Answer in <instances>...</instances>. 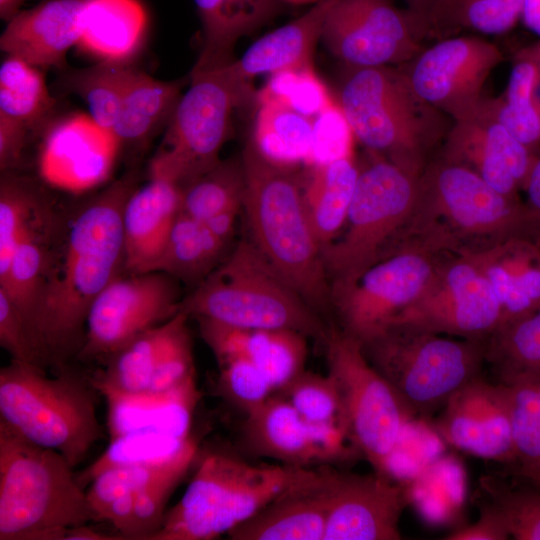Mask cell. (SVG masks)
<instances>
[{
	"instance_id": "b9f144b4",
	"label": "cell",
	"mask_w": 540,
	"mask_h": 540,
	"mask_svg": "<svg viewBox=\"0 0 540 540\" xmlns=\"http://www.w3.org/2000/svg\"><path fill=\"white\" fill-rule=\"evenodd\" d=\"M197 443L191 435L177 437L153 431H135L111 438L104 452L77 476L84 488L104 470L170 461Z\"/></svg>"
},
{
	"instance_id": "44dd1931",
	"label": "cell",
	"mask_w": 540,
	"mask_h": 540,
	"mask_svg": "<svg viewBox=\"0 0 540 540\" xmlns=\"http://www.w3.org/2000/svg\"><path fill=\"white\" fill-rule=\"evenodd\" d=\"M42 136L39 169L43 179L76 192L103 182L120 148L114 134L86 113L54 119Z\"/></svg>"
},
{
	"instance_id": "f35d334b",
	"label": "cell",
	"mask_w": 540,
	"mask_h": 540,
	"mask_svg": "<svg viewBox=\"0 0 540 540\" xmlns=\"http://www.w3.org/2000/svg\"><path fill=\"white\" fill-rule=\"evenodd\" d=\"M504 385L519 474L540 486V370L499 380Z\"/></svg>"
},
{
	"instance_id": "4dcf8cb0",
	"label": "cell",
	"mask_w": 540,
	"mask_h": 540,
	"mask_svg": "<svg viewBox=\"0 0 540 540\" xmlns=\"http://www.w3.org/2000/svg\"><path fill=\"white\" fill-rule=\"evenodd\" d=\"M202 26L201 52L191 73L223 67L232 61L237 41L273 19L280 0H194Z\"/></svg>"
},
{
	"instance_id": "1f68e13d",
	"label": "cell",
	"mask_w": 540,
	"mask_h": 540,
	"mask_svg": "<svg viewBox=\"0 0 540 540\" xmlns=\"http://www.w3.org/2000/svg\"><path fill=\"white\" fill-rule=\"evenodd\" d=\"M186 84L163 81L131 66L113 134L119 146L140 148L170 121Z\"/></svg>"
},
{
	"instance_id": "f907efd6",
	"label": "cell",
	"mask_w": 540,
	"mask_h": 540,
	"mask_svg": "<svg viewBox=\"0 0 540 540\" xmlns=\"http://www.w3.org/2000/svg\"><path fill=\"white\" fill-rule=\"evenodd\" d=\"M218 391L225 400L246 415L262 406L274 393L267 376L244 358L218 363Z\"/></svg>"
},
{
	"instance_id": "d4e9b609",
	"label": "cell",
	"mask_w": 540,
	"mask_h": 540,
	"mask_svg": "<svg viewBox=\"0 0 540 540\" xmlns=\"http://www.w3.org/2000/svg\"><path fill=\"white\" fill-rule=\"evenodd\" d=\"M90 0H45L12 17L0 37V48L38 68L66 65L76 46L82 13Z\"/></svg>"
},
{
	"instance_id": "f5cc1de1",
	"label": "cell",
	"mask_w": 540,
	"mask_h": 540,
	"mask_svg": "<svg viewBox=\"0 0 540 540\" xmlns=\"http://www.w3.org/2000/svg\"><path fill=\"white\" fill-rule=\"evenodd\" d=\"M188 318L183 311L178 313L176 326L158 360L146 392L170 390L196 374Z\"/></svg>"
},
{
	"instance_id": "ffe728a7",
	"label": "cell",
	"mask_w": 540,
	"mask_h": 540,
	"mask_svg": "<svg viewBox=\"0 0 540 540\" xmlns=\"http://www.w3.org/2000/svg\"><path fill=\"white\" fill-rule=\"evenodd\" d=\"M436 427L451 446L473 456L515 465L504 385L480 376L456 391L441 409Z\"/></svg>"
},
{
	"instance_id": "60d3db41",
	"label": "cell",
	"mask_w": 540,
	"mask_h": 540,
	"mask_svg": "<svg viewBox=\"0 0 540 540\" xmlns=\"http://www.w3.org/2000/svg\"><path fill=\"white\" fill-rule=\"evenodd\" d=\"M523 0H435L423 25L425 33L468 29L504 34L521 19Z\"/></svg>"
},
{
	"instance_id": "30bf717a",
	"label": "cell",
	"mask_w": 540,
	"mask_h": 540,
	"mask_svg": "<svg viewBox=\"0 0 540 540\" xmlns=\"http://www.w3.org/2000/svg\"><path fill=\"white\" fill-rule=\"evenodd\" d=\"M359 174L340 235L323 249L331 288L352 282L386 253L409 222L418 178L392 161L369 153Z\"/></svg>"
},
{
	"instance_id": "8d00e7d4",
	"label": "cell",
	"mask_w": 540,
	"mask_h": 540,
	"mask_svg": "<svg viewBox=\"0 0 540 540\" xmlns=\"http://www.w3.org/2000/svg\"><path fill=\"white\" fill-rule=\"evenodd\" d=\"M178 313L168 321L142 332L110 355L106 359L105 369L91 379L97 392H146L176 326Z\"/></svg>"
},
{
	"instance_id": "94428289",
	"label": "cell",
	"mask_w": 540,
	"mask_h": 540,
	"mask_svg": "<svg viewBox=\"0 0 540 540\" xmlns=\"http://www.w3.org/2000/svg\"><path fill=\"white\" fill-rule=\"evenodd\" d=\"M520 20L540 38V0H523Z\"/></svg>"
},
{
	"instance_id": "d6a6232c",
	"label": "cell",
	"mask_w": 540,
	"mask_h": 540,
	"mask_svg": "<svg viewBox=\"0 0 540 540\" xmlns=\"http://www.w3.org/2000/svg\"><path fill=\"white\" fill-rule=\"evenodd\" d=\"M359 174L354 157L301 170L302 195L310 223L322 247L342 232Z\"/></svg>"
},
{
	"instance_id": "03108f58",
	"label": "cell",
	"mask_w": 540,
	"mask_h": 540,
	"mask_svg": "<svg viewBox=\"0 0 540 540\" xmlns=\"http://www.w3.org/2000/svg\"><path fill=\"white\" fill-rule=\"evenodd\" d=\"M532 101L540 116V42L538 43V68L532 89Z\"/></svg>"
},
{
	"instance_id": "ab89813d",
	"label": "cell",
	"mask_w": 540,
	"mask_h": 540,
	"mask_svg": "<svg viewBox=\"0 0 540 540\" xmlns=\"http://www.w3.org/2000/svg\"><path fill=\"white\" fill-rule=\"evenodd\" d=\"M245 189L242 160H220L182 187L179 212L207 221L228 212H240Z\"/></svg>"
},
{
	"instance_id": "d6986e66",
	"label": "cell",
	"mask_w": 540,
	"mask_h": 540,
	"mask_svg": "<svg viewBox=\"0 0 540 540\" xmlns=\"http://www.w3.org/2000/svg\"><path fill=\"white\" fill-rule=\"evenodd\" d=\"M407 487L374 472L335 470L324 540H398Z\"/></svg>"
},
{
	"instance_id": "52a82bcc",
	"label": "cell",
	"mask_w": 540,
	"mask_h": 540,
	"mask_svg": "<svg viewBox=\"0 0 540 540\" xmlns=\"http://www.w3.org/2000/svg\"><path fill=\"white\" fill-rule=\"evenodd\" d=\"M312 471L256 465L224 451L207 453L151 540H212L228 534Z\"/></svg>"
},
{
	"instance_id": "8992f818",
	"label": "cell",
	"mask_w": 540,
	"mask_h": 540,
	"mask_svg": "<svg viewBox=\"0 0 540 540\" xmlns=\"http://www.w3.org/2000/svg\"><path fill=\"white\" fill-rule=\"evenodd\" d=\"M91 520L69 462L0 422V540H64Z\"/></svg>"
},
{
	"instance_id": "9a60e30c",
	"label": "cell",
	"mask_w": 540,
	"mask_h": 540,
	"mask_svg": "<svg viewBox=\"0 0 540 540\" xmlns=\"http://www.w3.org/2000/svg\"><path fill=\"white\" fill-rule=\"evenodd\" d=\"M393 323L487 341L501 326L502 313L489 281L476 262L463 252L441 263L426 291L390 324Z\"/></svg>"
},
{
	"instance_id": "681fc988",
	"label": "cell",
	"mask_w": 540,
	"mask_h": 540,
	"mask_svg": "<svg viewBox=\"0 0 540 540\" xmlns=\"http://www.w3.org/2000/svg\"><path fill=\"white\" fill-rule=\"evenodd\" d=\"M276 394L288 401L308 422L339 423L343 426L338 387L329 373L322 375L305 369Z\"/></svg>"
},
{
	"instance_id": "74e56055",
	"label": "cell",
	"mask_w": 540,
	"mask_h": 540,
	"mask_svg": "<svg viewBox=\"0 0 540 540\" xmlns=\"http://www.w3.org/2000/svg\"><path fill=\"white\" fill-rule=\"evenodd\" d=\"M55 100L40 68L8 55L0 67V115L23 125L30 134L54 120Z\"/></svg>"
},
{
	"instance_id": "2e32d148",
	"label": "cell",
	"mask_w": 540,
	"mask_h": 540,
	"mask_svg": "<svg viewBox=\"0 0 540 540\" xmlns=\"http://www.w3.org/2000/svg\"><path fill=\"white\" fill-rule=\"evenodd\" d=\"M174 278L152 271L117 277L91 304L82 359H107L142 332L158 326L180 311Z\"/></svg>"
},
{
	"instance_id": "836d02e7",
	"label": "cell",
	"mask_w": 540,
	"mask_h": 540,
	"mask_svg": "<svg viewBox=\"0 0 540 540\" xmlns=\"http://www.w3.org/2000/svg\"><path fill=\"white\" fill-rule=\"evenodd\" d=\"M253 149L267 162L300 170L310 163L313 146V118L280 103L257 101Z\"/></svg>"
},
{
	"instance_id": "3957f363",
	"label": "cell",
	"mask_w": 540,
	"mask_h": 540,
	"mask_svg": "<svg viewBox=\"0 0 540 540\" xmlns=\"http://www.w3.org/2000/svg\"><path fill=\"white\" fill-rule=\"evenodd\" d=\"M404 230L438 251L477 250L510 238L540 246V232L525 203L504 195L469 168L443 157L418 178V197Z\"/></svg>"
},
{
	"instance_id": "f546056e",
	"label": "cell",
	"mask_w": 540,
	"mask_h": 540,
	"mask_svg": "<svg viewBox=\"0 0 540 540\" xmlns=\"http://www.w3.org/2000/svg\"><path fill=\"white\" fill-rule=\"evenodd\" d=\"M147 15L138 0H90L77 48L98 62L131 64L143 44Z\"/></svg>"
},
{
	"instance_id": "9c48e42d",
	"label": "cell",
	"mask_w": 540,
	"mask_h": 540,
	"mask_svg": "<svg viewBox=\"0 0 540 540\" xmlns=\"http://www.w3.org/2000/svg\"><path fill=\"white\" fill-rule=\"evenodd\" d=\"M360 344L413 415L442 409L486 362L487 341L453 339L407 323L389 324Z\"/></svg>"
},
{
	"instance_id": "ee69618b",
	"label": "cell",
	"mask_w": 540,
	"mask_h": 540,
	"mask_svg": "<svg viewBox=\"0 0 540 540\" xmlns=\"http://www.w3.org/2000/svg\"><path fill=\"white\" fill-rule=\"evenodd\" d=\"M198 450V444L195 443L178 457L167 462L114 467L99 473L86 490L94 521H100L105 510L116 499L137 493L165 476L187 473L198 456Z\"/></svg>"
},
{
	"instance_id": "7bdbcfd3",
	"label": "cell",
	"mask_w": 540,
	"mask_h": 540,
	"mask_svg": "<svg viewBox=\"0 0 540 540\" xmlns=\"http://www.w3.org/2000/svg\"><path fill=\"white\" fill-rule=\"evenodd\" d=\"M45 222L33 228L19 243L11 256L6 271L0 276V288L6 292L23 315L32 341L33 319L43 282L48 251Z\"/></svg>"
},
{
	"instance_id": "603a6c76",
	"label": "cell",
	"mask_w": 540,
	"mask_h": 540,
	"mask_svg": "<svg viewBox=\"0 0 540 540\" xmlns=\"http://www.w3.org/2000/svg\"><path fill=\"white\" fill-rule=\"evenodd\" d=\"M335 470H313L228 533L233 540H324Z\"/></svg>"
},
{
	"instance_id": "d590c367",
	"label": "cell",
	"mask_w": 540,
	"mask_h": 540,
	"mask_svg": "<svg viewBox=\"0 0 540 540\" xmlns=\"http://www.w3.org/2000/svg\"><path fill=\"white\" fill-rule=\"evenodd\" d=\"M537 68L538 44L520 51L503 94L494 99L483 98L477 112L499 122L517 140L538 155L540 116L532 101Z\"/></svg>"
},
{
	"instance_id": "e0dca14e",
	"label": "cell",
	"mask_w": 540,
	"mask_h": 540,
	"mask_svg": "<svg viewBox=\"0 0 540 540\" xmlns=\"http://www.w3.org/2000/svg\"><path fill=\"white\" fill-rule=\"evenodd\" d=\"M502 60L500 49L483 38L450 37L401 70L419 97L456 121L477 112L484 84Z\"/></svg>"
},
{
	"instance_id": "7c38bea8",
	"label": "cell",
	"mask_w": 540,
	"mask_h": 540,
	"mask_svg": "<svg viewBox=\"0 0 540 540\" xmlns=\"http://www.w3.org/2000/svg\"><path fill=\"white\" fill-rule=\"evenodd\" d=\"M183 93L148 165V178H162L181 187L205 173L221 159L233 110L253 97L220 68L189 74Z\"/></svg>"
},
{
	"instance_id": "9f6ffc18",
	"label": "cell",
	"mask_w": 540,
	"mask_h": 540,
	"mask_svg": "<svg viewBox=\"0 0 540 540\" xmlns=\"http://www.w3.org/2000/svg\"><path fill=\"white\" fill-rule=\"evenodd\" d=\"M0 344L11 355L12 361L44 370L23 315L2 288H0Z\"/></svg>"
},
{
	"instance_id": "7402d4cb",
	"label": "cell",
	"mask_w": 540,
	"mask_h": 540,
	"mask_svg": "<svg viewBox=\"0 0 540 540\" xmlns=\"http://www.w3.org/2000/svg\"><path fill=\"white\" fill-rule=\"evenodd\" d=\"M443 158L463 165L500 193L519 198L539 157L493 118L476 112L453 121L445 138Z\"/></svg>"
},
{
	"instance_id": "bcb514c9",
	"label": "cell",
	"mask_w": 540,
	"mask_h": 540,
	"mask_svg": "<svg viewBox=\"0 0 540 540\" xmlns=\"http://www.w3.org/2000/svg\"><path fill=\"white\" fill-rule=\"evenodd\" d=\"M130 68L131 64L97 62L91 67L68 71L64 75V85L85 101L88 114L112 134Z\"/></svg>"
},
{
	"instance_id": "11a10c76",
	"label": "cell",
	"mask_w": 540,
	"mask_h": 540,
	"mask_svg": "<svg viewBox=\"0 0 540 540\" xmlns=\"http://www.w3.org/2000/svg\"><path fill=\"white\" fill-rule=\"evenodd\" d=\"M354 140L351 126L336 100L313 118V146L307 167L354 157Z\"/></svg>"
},
{
	"instance_id": "f6af8a7d",
	"label": "cell",
	"mask_w": 540,
	"mask_h": 540,
	"mask_svg": "<svg viewBox=\"0 0 540 540\" xmlns=\"http://www.w3.org/2000/svg\"><path fill=\"white\" fill-rule=\"evenodd\" d=\"M486 362L498 379L540 370V306L499 327L487 340Z\"/></svg>"
},
{
	"instance_id": "7a4b0ae2",
	"label": "cell",
	"mask_w": 540,
	"mask_h": 540,
	"mask_svg": "<svg viewBox=\"0 0 540 540\" xmlns=\"http://www.w3.org/2000/svg\"><path fill=\"white\" fill-rule=\"evenodd\" d=\"M241 160L249 239L310 307L327 318L333 313L331 284L304 205L302 169L273 165L250 143Z\"/></svg>"
},
{
	"instance_id": "5b68a950",
	"label": "cell",
	"mask_w": 540,
	"mask_h": 540,
	"mask_svg": "<svg viewBox=\"0 0 540 540\" xmlns=\"http://www.w3.org/2000/svg\"><path fill=\"white\" fill-rule=\"evenodd\" d=\"M180 311L237 328L294 330L323 343L331 328L249 238L196 285Z\"/></svg>"
},
{
	"instance_id": "be15d7a7",
	"label": "cell",
	"mask_w": 540,
	"mask_h": 540,
	"mask_svg": "<svg viewBox=\"0 0 540 540\" xmlns=\"http://www.w3.org/2000/svg\"><path fill=\"white\" fill-rule=\"evenodd\" d=\"M408 5V10L413 13L423 25L424 19L432 7L435 0H404Z\"/></svg>"
},
{
	"instance_id": "680465c9",
	"label": "cell",
	"mask_w": 540,
	"mask_h": 540,
	"mask_svg": "<svg viewBox=\"0 0 540 540\" xmlns=\"http://www.w3.org/2000/svg\"><path fill=\"white\" fill-rule=\"evenodd\" d=\"M29 131L20 123L0 115V168L9 172L21 162Z\"/></svg>"
},
{
	"instance_id": "cb8c5ba5",
	"label": "cell",
	"mask_w": 540,
	"mask_h": 540,
	"mask_svg": "<svg viewBox=\"0 0 540 540\" xmlns=\"http://www.w3.org/2000/svg\"><path fill=\"white\" fill-rule=\"evenodd\" d=\"M200 335L217 363L244 358L267 376L275 393L305 370L308 337L286 329H247L196 318Z\"/></svg>"
},
{
	"instance_id": "ba28073f",
	"label": "cell",
	"mask_w": 540,
	"mask_h": 540,
	"mask_svg": "<svg viewBox=\"0 0 540 540\" xmlns=\"http://www.w3.org/2000/svg\"><path fill=\"white\" fill-rule=\"evenodd\" d=\"M91 380L67 370L48 377L11 361L0 369V422L24 439L60 453L74 468L103 436Z\"/></svg>"
},
{
	"instance_id": "db71d44e",
	"label": "cell",
	"mask_w": 540,
	"mask_h": 540,
	"mask_svg": "<svg viewBox=\"0 0 540 540\" xmlns=\"http://www.w3.org/2000/svg\"><path fill=\"white\" fill-rule=\"evenodd\" d=\"M185 475L174 473L165 476L137 493L123 539L151 540L161 528L168 499Z\"/></svg>"
},
{
	"instance_id": "e7e4bbea",
	"label": "cell",
	"mask_w": 540,
	"mask_h": 540,
	"mask_svg": "<svg viewBox=\"0 0 540 540\" xmlns=\"http://www.w3.org/2000/svg\"><path fill=\"white\" fill-rule=\"evenodd\" d=\"M25 0H0V16L3 20L9 21L19 11Z\"/></svg>"
},
{
	"instance_id": "e575fe53",
	"label": "cell",
	"mask_w": 540,
	"mask_h": 540,
	"mask_svg": "<svg viewBox=\"0 0 540 540\" xmlns=\"http://www.w3.org/2000/svg\"><path fill=\"white\" fill-rule=\"evenodd\" d=\"M230 240L209 223L179 212L154 271L197 285L221 262Z\"/></svg>"
},
{
	"instance_id": "6125c7cd",
	"label": "cell",
	"mask_w": 540,
	"mask_h": 540,
	"mask_svg": "<svg viewBox=\"0 0 540 540\" xmlns=\"http://www.w3.org/2000/svg\"><path fill=\"white\" fill-rule=\"evenodd\" d=\"M119 535H111L97 531L94 528L87 526V524L71 528L67 531L64 540H111L121 539Z\"/></svg>"
},
{
	"instance_id": "5bb4252c",
	"label": "cell",
	"mask_w": 540,
	"mask_h": 540,
	"mask_svg": "<svg viewBox=\"0 0 540 540\" xmlns=\"http://www.w3.org/2000/svg\"><path fill=\"white\" fill-rule=\"evenodd\" d=\"M423 35L419 19L393 0H337L321 39L347 68H362L410 61Z\"/></svg>"
},
{
	"instance_id": "6da1fadb",
	"label": "cell",
	"mask_w": 540,
	"mask_h": 540,
	"mask_svg": "<svg viewBox=\"0 0 540 540\" xmlns=\"http://www.w3.org/2000/svg\"><path fill=\"white\" fill-rule=\"evenodd\" d=\"M135 188L132 173L111 183L69 221L60 247L48 248L32 325L44 366L80 351L91 304L124 269L122 215Z\"/></svg>"
},
{
	"instance_id": "c3c4849f",
	"label": "cell",
	"mask_w": 540,
	"mask_h": 540,
	"mask_svg": "<svg viewBox=\"0 0 540 540\" xmlns=\"http://www.w3.org/2000/svg\"><path fill=\"white\" fill-rule=\"evenodd\" d=\"M256 100L277 102L314 118L336 98L318 77L313 65H309L270 74L266 84L256 93Z\"/></svg>"
},
{
	"instance_id": "8fae6325",
	"label": "cell",
	"mask_w": 540,
	"mask_h": 540,
	"mask_svg": "<svg viewBox=\"0 0 540 540\" xmlns=\"http://www.w3.org/2000/svg\"><path fill=\"white\" fill-rule=\"evenodd\" d=\"M324 344L351 446L376 473L392 478L391 461L412 412L370 364L356 339L331 326Z\"/></svg>"
},
{
	"instance_id": "ac0fdd59",
	"label": "cell",
	"mask_w": 540,
	"mask_h": 540,
	"mask_svg": "<svg viewBox=\"0 0 540 540\" xmlns=\"http://www.w3.org/2000/svg\"><path fill=\"white\" fill-rule=\"evenodd\" d=\"M242 435L250 452L302 468L340 461L348 448L337 423L308 422L276 393L246 415Z\"/></svg>"
},
{
	"instance_id": "003e7915",
	"label": "cell",
	"mask_w": 540,
	"mask_h": 540,
	"mask_svg": "<svg viewBox=\"0 0 540 540\" xmlns=\"http://www.w3.org/2000/svg\"><path fill=\"white\" fill-rule=\"evenodd\" d=\"M282 3H289V4H294V5H299V4H313L314 2H316L317 0H280Z\"/></svg>"
},
{
	"instance_id": "6f0895ef",
	"label": "cell",
	"mask_w": 540,
	"mask_h": 540,
	"mask_svg": "<svg viewBox=\"0 0 540 540\" xmlns=\"http://www.w3.org/2000/svg\"><path fill=\"white\" fill-rule=\"evenodd\" d=\"M506 522L499 510L488 502L480 510L478 520L450 533L448 540H506L510 538Z\"/></svg>"
},
{
	"instance_id": "816d5d0a",
	"label": "cell",
	"mask_w": 540,
	"mask_h": 540,
	"mask_svg": "<svg viewBox=\"0 0 540 540\" xmlns=\"http://www.w3.org/2000/svg\"><path fill=\"white\" fill-rule=\"evenodd\" d=\"M490 502L499 510L516 540H540V486L538 489H511L486 479Z\"/></svg>"
},
{
	"instance_id": "91938a15",
	"label": "cell",
	"mask_w": 540,
	"mask_h": 540,
	"mask_svg": "<svg viewBox=\"0 0 540 540\" xmlns=\"http://www.w3.org/2000/svg\"><path fill=\"white\" fill-rule=\"evenodd\" d=\"M522 190L526 194L525 206L540 232V156L535 161Z\"/></svg>"
},
{
	"instance_id": "f1b7e54d",
	"label": "cell",
	"mask_w": 540,
	"mask_h": 540,
	"mask_svg": "<svg viewBox=\"0 0 540 540\" xmlns=\"http://www.w3.org/2000/svg\"><path fill=\"white\" fill-rule=\"evenodd\" d=\"M100 394L107 404L110 439L135 431L183 438L191 436L193 416L200 400L196 374L164 392L120 394L105 391Z\"/></svg>"
},
{
	"instance_id": "7dc6e473",
	"label": "cell",
	"mask_w": 540,
	"mask_h": 540,
	"mask_svg": "<svg viewBox=\"0 0 540 540\" xmlns=\"http://www.w3.org/2000/svg\"><path fill=\"white\" fill-rule=\"evenodd\" d=\"M0 183V276L24 237L45 221L36 190L27 181L2 172Z\"/></svg>"
},
{
	"instance_id": "83f0119b",
	"label": "cell",
	"mask_w": 540,
	"mask_h": 540,
	"mask_svg": "<svg viewBox=\"0 0 540 540\" xmlns=\"http://www.w3.org/2000/svg\"><path fill=\"white\" fill-rule=\"evenodd\" d=\"M464 253L489 281L501 308V326L540 306V246L535 241L510 238Z\"/></svg>"
},
{
	"instance_id": "484cf974",
	"label": "cell",
	"mask_w": 540,
	"mask_h": 540,
	"mask_svg": "<svg viewBox=\"0 0 540 540\" xmlns=\"http://www.w3.org/2000/svg\"><path fill=\"white\" fill-rule=\"evenodd\" d=\"M182 187L162 178H148L128 197L122 215L124 270L154 271L180 210Z\"/></svg>"
},
{
	"instance_id": "4fadbf2b",
	"label": "cell",
	"mask_w": 540,
	"mask_h": 540,
	"mask_svg": "<svg viewBox=\"0 0 540 540\" xmlns=\"http://www.w3.org/2000/svg\"><path fill=\"white\" fill-rule=\"evenodd\" d=\"M438 250L418 241L391 250L352 282L331 288L339 329L363 343L418 300L441 263Z\"/></svg>"
},
{
	"instance_id": "4316f807",
	"label": "cell",
	"mask_w": 540,
	"mask_h": 540,
	"mask_svg": "<svg viewBox=\"0 0 540 540\" xmlns=\"http://www.w3.org/2000/svg\"><path fill=\"white\" fill-rule=\"evenodd\" d=\"M337 0H317L298 18L255 41L237 60L220 67L237 84L252 88L259 74L312 65L315 44Z\"/></svg>"
},
{
	"instance_id": "277c9868",
	"label": "cell",
	"mask_w": 540,
	"mask_h": 540,
	"mask_svg": "<svg viewBox=\"0 0 540 540\" xmlns=\"http://www.w3.org/2000/svg\"><path fill=\"white\" fill-rule=\"evenodd\" d=\"M336 100L368 153L416 176L450 128L448 116L419 97L404 72L392 66L348 68Z\"/></svg>"
}]
</instances>
